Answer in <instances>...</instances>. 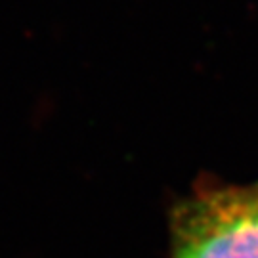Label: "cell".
<instances>
[{
	"instance_id": "6da1fadb",
	"label": "cell",
	"mask_w": 258,
	"mask_h": 258,
	"mask_svg": "<svg viewBox=\"0 0 258 258\" xmlns=\"http://www.w3.org/2000/svg\"><path fill=\"white\" fill-rule=\"evenodd\" d=\"M170 258H258V184L211 189L172 220Z\"/></svg>"
}]
</instances>
